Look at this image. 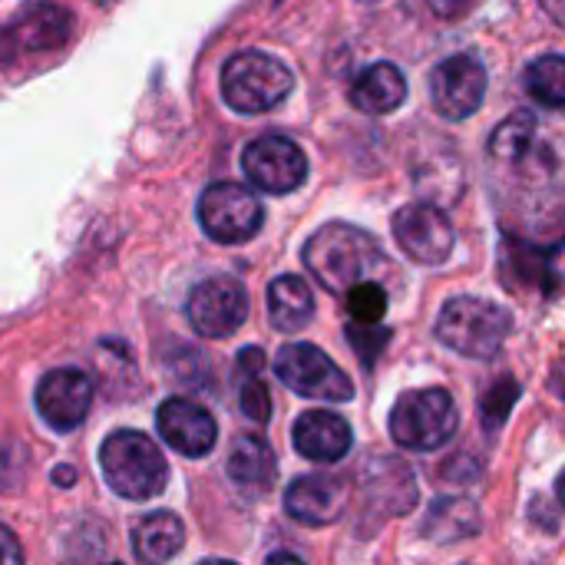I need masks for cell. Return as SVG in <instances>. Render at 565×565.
I'll return each mask as SVG.
<instances>
[{
  "instance_id": "obj_1",
  "label": "cell",
  "mask_w": 565,
  "mask_h": 565,
  "mask_svg": "<svg viewBox=\"0 0 565 565\" xmlns=\"http://www.w3.org/2000/svg\"><path fill=\"white\" fill-rule=\"evenodd\" d=\"M305 265L308 271L331 291V295H348L354 285L367 281L374 271L384 268V252L381 245L348 225V222H328L321 225L308 242H305Z\"/></svg>"
},
{
  "instance_id": "obj_2",
  "label": "cell",
  "mask_w": 565,
  "mask_h": 565,
  "mask_svg": "<svg viewBox=\"0 0 565 565\" xmlns=\"http://www.w3.org/2000/svg\"><path fill=\"white\" fill-rule=\"evenodd\" d=\"M99 467L122 500H152L169 483V463L156 440L136 430H116L99 447Z\"/></svg>"
},
{
  "instance_id": "obj_3",
  "label": "cell",
  "mask_w": 565,
  "mask_h": 565,
  "mask_svg": "<svg viewBox=\"0 0 565 565\" xmlns=\"http://www.w3.org/2000/svg\"><path fill=\"white\" fill-rule=\"evenodd\" d=\"M291 89H295L291 70L265 50H242L228 56L222 66V96L235 113L245 116L271 113L291 96Z\"/></svg>"
},
{
  "instance_id": "obj_4",
  "label": "cell",
  "mask_w": 565,
  "mask_h": 565,
  "mask_svg": "<svg viewBox=\"0 0 565 565\" xmlns=\"http://www.w3.org/2000/svg\"><path fill=\"white\" fill-rule=\"evenodd\" d=\"M434 331L450 351L463 358H493L513 331V315L503 305L460 295L440 308Z\"/></svg>"
},
{
  "instance_id": "obj_5",
  "label": "cell",
  "mask_w": 565,
  "mask_h": 565,
  "mask_svg": "<svg viewBox=\"0 0 565 565\" xmlns=\"http://www.w3.org/2000/svg\"><path fill=\"white\" fill-rule=\"evenodd\" d=\"M460 427L454 397L444 387H420L397 397L391 411V434L407 450H437Z\"/></svg>"
},
{
  "instance_id": "obj_6",
  "label": "cell",
  "mask_w": 565,
  "mask_h": 565,
  "mask_svg": "<svg viewBox=\"0 0 565 565\" xmlns=\"http://www.w3.org/2000/svg\"><path fill=\"white\" fill-rule=\"evenodd\" d=\"M265 209L242 182H215L199 195V225L212 242L238 245L258 235Z\"/></svg>"
},
{
  "instance_id": "obj_7",
  "label": "cell",
  "mask_w": 565,
  "mask_h": 565,
  "mask_svg": "<svg viewBox=\"0 0 565 565\" xmlns=\"http://www.w3.org/2000/svg\"><path fill=\"white\" fill-rule=\"evenodd\" d=\"M275 374L278 381H285V387H291L301 397L328 404L354 401L351 377L315 344H285L275 358Z\"/></svg>"
},
{
  "instance_id": "obj_8",
  "label": "cell",
  "mask_w": 565,
  "mask_h": 565,
  "mask_svg": "<svg viewBox=\"0 0 565 565\" xmlns=\"http://www.w3.org/2000/svg\"><path fill=\"white\" fill-rule=\"evenodd\" d=\"M73 33V17L50 0H33L0 26V66L17 63L26 53L60 50Z\"/></svg>"
},
{
  "instance_id": "obj_9",
  "label": "cell",
  "mask_w": 565,
  "mask_h": 565,
  "mask_svg": "<svg viewBox=\"0 0 565 565\" xmlns=\"http://www.w3.org/2000/svg\"><path fill=\"white\" fill-rule=\"evenodd\" d=\"M242 169L255 189L271 192V195H288L308 179V156L301 152L295 139L268 132L245 146Z\"/></svg>"
},
{
  "instance_id": "obj_10",
  "label": "cell",
  "mask_w": 565,
  "mask_h": 565,
  "mask_svg": "<svg viewBox=\"0 0 565 565\" xmlns=\"http://www.w3.org/2000/svg\"><path fill=\"white\" fill-rule=\"evenodd\" d=\"M185 315L202 338H228L248 318V291L238 278L228 275L205 278L192 288Z\"/></svg>"
},
{
  "instance_id": "obj_11",
  "label": "cell",
  "mask_w": 565,
  "mask_h": 565,
  "mask_svg": "<svg viewBox=\"0 0 565 565\" xmlns=\"http://www.w3.org/2000/svg\"><path fill=\"white\" fill-rule=\"evenodd\" d=\"M487 96V70L480 66V60L457 53L447 56L444 63L434 66L430 73V99L434 109L444 119H467L480 109Z\"/></svg>"
},
{
  "instance_id": "obj_12",
  "label": "cell",
  "mask_w": 565,
  "mask_h": 565,
  "mask_svg": "<svg viewBox=\"0 0 565 565\" xmlns=\"http://www.w3.org/2000/svg\"><path fill=\"white\" fill-rule=\"evenodd\" d=\"M394 238L417 265H444L454 252V225L437 205H404L394 215Z\"/></svg>"
},
{
  "instance_id": "obj_13",
  "label": "cell",
  "mask_w": 565,
  "mask_h": 565,
  "mask_svg": "<svg viewBox=\"0 0 565 565\" xmlns=\"http://www.w3.org/2000/svg\"><path fill=\"white\" fill-rule=\"evenodd\" d=\"M93 407V381L76 367H56L36 384V411L40 417L60 430H76Z\"/></svg>"
},
{
  "instance_id": "obj_14",
  "label": "cell",
  "mask_w": 565,
  "mask_h": 565,
  "mask_svg": "<svg viewBox=\"0 0 565 565\" xmlns=\"http://www.w3.org/2000/svg\"><path fill=\"white\" fill-rule=\"evenodd\" d=\"M156 427L162 434V440L182 454V457H205L212 454L215 440H218V427H215V417L195 404V401H185V397H169L162 401L159 414H156Z\"/></svg>"
},
{
  "instance_id": "obj_15",
  "label": "cell",
  "mask_w": 565,
  "mask_h": 565,
  "mask_svg": "<svg viewBox=\"0 0 565 565\" xmlns=\"http://www.w3.org/2000/svg\"><path fill=\"white\" fill-rule=\"evenodd\" d=\"M348 500H351V487L344 477L311 473V477H298L288 487L285 510L291 520H298L305 526H328V523L341 520Z\"/></svg>"
},
{
  "instance_id": "obj_16",
  "label": "cell",
  "mask_w": 565,
  "mask_h": 565,
  "mask_svg": "<svg viewBox=\"0 0 565 565\" xmlns=\"http://www.w3.org/2000/svg\"><path fill=\"white\" fill-rule=\"evenodd\" d=\"M295 450L311 460V463H338L341 457H348L354 437L351 427L341 414L331 411H308L295 420Z\"/></svg>"
},
{
  "instance_id": "obj_17",
  "label": "cell",
  "mask_w": 565,
  "mask_h": 565,
  "mask_svg": "<svg viewBox=\"0 0 565 565\" xmlns=\"http://www.w3.org/2000/svg\"><path fill=\"white\" fill-rule=\"evenodd\" d=\"M404 99H407V79L394 63H374L361 70L351 83V103L367 116H387L401 109Z\"/></svg>"
},
{
  "instance_id": "obj_18",
  "label": "cell",
  "mask_w": 565,
  "mask_h": 565,
  "mask_svg": "<svg viewBox=\"0 0 565 565\" xmlns=\"http://www.w3.org/2000/svg\"><path fill=\"white\" fill-rule=\"evenodd\" d=\"M228 477L248 493H268L278 477L271 444L258 434H242L228 450Z\"/></svg>"
},
{
  "instance_id": "obj_19",
  "label": "cell",
  "mask_w": 565,
  "mask_h": 565,
  "mask_svg": "<svg viewBox=\"0 0 565 565\" xmlns=\"http://www.w3.org/2000/svg\"><path fill=\"white\" fill-rule=\"evenodd\" d=\"M185 543V526L175 513H149L132 526V550L142 565H166L172 556H179Z\"/></svg>"
},
{
  "instance_id": "obj_20",
  "label": "cell",
  "mask_w": 565,
  "mask_h": 565,
  "mask_svg": "<svg viewBox=\"0 0 565 565\" xmlns=\"http://www.w3.org/2000/svg\"><path fill=\"white\" fill-rule=\"evenodd\" d=\"M268 318L275 331H301L315 318V295L305 278L281 275L268 285Z\"/></svg>"
},
{
  "instance_id": "obj_21",
  "label": "cell",
  "mask_w": 565,
  "mask_h": 565,
  "mask_svg": "<svg viewBox=\"0 0 565 565\" xmlns=\"http://www.w3.org/2000/svg\"><path fill=\"white\" fill-rule=\"evenodd\" d=\"M503 275L510 285H526V288H550L556 281L553 271V255L543 245L507 238L503 242Z\"/></svg>"
},
{
  "instance_id": "obj_22",
  "label": "cell",
  "mask_w": 565,
  "mask_h": 565,
  "mask_svg": "<svg viewBox=\"0 0 565 565\" xmlns=\"http://www.w3.org/2000/svg\"><path fill=\"white\" fill-rule=\"evenodd\" d=\"M262 367H265V354L258 348H245L238 358V371H242L238 404H242V414L255 424L271 420V394L262 381Z\"/></svg>"
},
{
  "instance_id": "obj_23",
  "label": "cell",
  "mask_w": 565,
  "mask_h": 565,
  "mask_svg": "<svg viewBox=\"0 0 565 565\" xmlns=\"http://www.w3.org/2000/svg\"><path fill=\"white\" fill-rule=\"evenodd\" d=\"M477 530H480V516L470 500H440L430 507L424 520V536H434L440 543L473 536Z\"/></svg>"
},
{
  "instance_id": "obj_24",
  "label": "cell",
  "mask_w": 565,
  "mask_h": 565,
  "mask_svg": "<svg viewBox=\"0 0 565 565\" xmlns=\"http://www.w3.org/2000/svg\"><path fill=\"white\" fill-rule=\"evenodd\" d=\"M533 149H536V122H533L530 113L510 116L507 122L497 126V132L490 139V152L503 166H520Z\"/></svg>"
},
{
  "instance_id": "obj_25",
  "label": "cell",
  "mask_w": 565,
  "mask_h": 565,
  "mask_svg": "<svg viewBox=\"0 0 565 565\" xmlns=\"http://www.w3.org/2000/svg\"><path fill=\"white\" fill-rule=\"evenodd\" d=\"M526 93L550 109L565 106V56H540L526 66Z\"/></svg>"
},
{
  "instance_id": "obj_26",
  "label": "cell",
  "mask_w": 565,
  "mask_h": 565,
  "mask_svg": "<svg viewBox=\"0 0 565 565\" xmlns=\"http://www.w3.org/2000/svg\"><path fill=\"white\" fill-rule=\"evenodd\" d=\"M344 298H348L344 301L348 305V315L358 324H381V318L387 315V291L377 281H361Z\"/></svg>"
},
{
  "instance_id": "obj_27",
  "label": "cell",
  "mask_w": 565,
  "mask_h": 565,
  "mask_svg": "<svg viewBox=\"0 0 565 565\" xmlns=\"http://www.w3.org/2000/svg\"><path fill=\"white\" fill-rule=\"evenodd\" d=\"M520 397V384L513 377H503L490 394H483V424L490 427H500L513 407V401Z\"/></svg>"
},
{
  "instance_id": "obj_28",
  "label": "cell",
  "mask_w": 565,
  "mask_h": 565,
  "mask_svg": "<svg viewBox=\"0 0 565 565\" xmlns=\"http://www.w3.org/2000/svg\"><path fill=\"white\" fill-rule=\"evenodd\" d=\"M348 341L354 344V351L361 354V361L371 367L374 358L384 351V344L391 341V331L387 328H377V324H351L348 328Z\"/></svg>"
},
{
  "instance_id": "obj_29",
  "label": "cell",
  "mask_w": 565,
  "mask_h": 565,
  "mask_svg": "<svg viewBox=\"0 0 565 565\" xmlns=\"http://www.w3.org/2000/svg\"><path fill=\"white\" fill-rule=\"evenodd\" d=\"M0 565H23V550L3 523H0Z\"/></svg>"
},
{
  "instance_id": "obj_30",
  "label": "cell",
  "mask_w": 565,
  "mask_h": 565,
  "mask_svg": "<svg viewBox=\"0 0 565 565\" xmlns=\"http://www.w3.org/2000/svg\"><path fill=\"white\" fill-rule=\"evenodd\" d=\"M550 387H553V394L556 397H563L565 401V358L553 367V374H550Z\"/></svg>"
},
{
  "instance_id": "obj_31",
  "label": "cell",
  "mask_w": 565,
  "mask_h": 565,
  "mask_svg": "<svg viewBox=\"0 0 565 565\" xmlns=\"http://www.w3.org/2000/svg\"><path fill=\"white\" fill-rule=\"evenodd\" d=\"M540 3H543V10L565 30V0H540Z\"/></svg>"
},
{
  "instance_id": "obj_32",
  "label": "cell",
  "mask_w": 565,
  "mask_h": 565,
  "mask_svg": "<svg viewBox=\"0 0 565 565\" xmlns=\"http://www.w3.org/2000/svg\"><path fill=\"white\" fill-rule=\"evenodd\" d=\"M265 565H305L298 556H291V553H275V556H268V563Z\"/></svg>"
},
{
  "instance_id": "obj_33",
  "label": "cell",
  "mask_w": 565,
  "mask_h": 565,
  "mask_svg": "<svg viewBox=\"0 0 565 565\" xmlns=\"http://www.w3.org/2000/svg\"><path fill=\"white\" fill-rule=\"evenodd\" d=\"M556 493H559V503L565 507V473H559V480H556Z\"/></svg>"
},
{
  "instance_id": "obj_34",
  "label": "cell",
  "mask_w": 565,
  "mask_h": 565,
  "mask_svg": "<svg viewBox=\"0 0 565 565\" xmlns=\"http://www.w3.org/2000/svg\"><path fill=\"white\" fill-rule=\"evenodd\" d=\"M199 565H235V563H228V559H205V563H199Z\"/></svg>"
},
{
  "instance_id": "obj_35",
  "label": "cell",
  "mask_w": 565,
  "mask_h": 565,
  "mask_svg": "<svg viewBox=\"0 0 565 565\" xmlns=\"http://www.w3.org/2000/svg\"><path fill=\"white\" fill-rule=\"evenodd\" d=\"M93 3H109V0H93Z\"/></svg>"
},
{
  "instance_id": "obj_36",
  "label": "cell",
  "mask_w": 565,
  "mask_h": 565,
  "mask_svg": "<svg viewBox=\"0 0 565 565\" xmlns=\"http://www.w3.org/2000/svg\"><path fill=\"white\" fill-rule=\"evenodd\" d=\"M361 3H374V0H361Z\"/></svg>"
}]
</instances>
